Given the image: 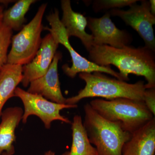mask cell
Segmentation results:
<instances>
[{
    "label": "cell",
    "mask_w": 155,
    "mask_h": 155,
    "mask_svg": "<svg viewBox=\"0 0 155 155\" xmlns=\"http://www.w3.org/2000/svg\"><path fill=\"white\" fill-rule=\"evenodd\" d=\"M89 53V61L97 65L117 67L125 81L129 80V74L142 76L147 81V89L155 88V51L150 49L129 45L116 48L103 45L94 46Z\"/></svg>",
    "instance_id": "6da1fadb"
},
{
    "label": "cell",
    "mask_w": 155,
    "mask_h": 155,
    "mask_svg": "<svg viewBox=\"0 0 155 155\" xmlns=\"http://www.w3.org/2000/svg\"><path fill=\"white\" fill-rule=\"evenodd\" d=\"M79 77L85 82V86L76 95L66 98V104L77 105L81 100L88 97H101L106 100L125 98L143 101L147 88L142 81L128 83L100 72L80 73Z\"/></svg>",
    "instance_id": "7a4b0ae2"
},
{
    "label": "cell",
    "mask_w": 155,
    "mask_h": 155,
    "mask_svg": "<svg viewBox=\"0 0 155 155\" xmlns=\"http://www.w3.org/2000/svg\"><path fill=\"white\" fill-rule=\"evenodd\" d=\"M84 127L90 142L95 147L97 155H122L123 146L131 134L103 118L89 104L84 106Z\"/></svg>",
    "instance_id": "3957f363"
},
{
    "label": "cell",
    "mask_w": 155,
    "mask_h": 155,
    "mask_svg": "<svg viewBox=\"0 0 155 155\" xmlns=\"http://www.w3.org/2000/svg\"><path fill=\"white\" fill-rule=\"evenodd\" d=\"M89 104L103 118L118 124L130 134L155 117L142 101L125 98L96 99Z\"/></svg>",
    "instance_id": "277c9868"
},
{
    "label": "cell",
    "mask_w": 155,
    "mask_h": 155,
    "mask_svg": "<svg viewBox=\"0 0 155 155\" xmlns=\"http://www.w3.org/2000/svg\"><path fill=\"white\" fill-rule=\"evenodd\" d=\"M47 6V4L41 5L32 20L12 36L7 64L23 66L34 58L41 45L43 18Z\"/></svg>",
    "instance_id": "5b68a950"
},
{
    "label": "cell",
    "mask_w": 155,
    "mask_h": 155,
    "mask_svg": "<svg viewBox=\"0 0 155 155\" xmlns=\"http://www.w3.org/2000/svg\"><path fill=\"white\" fill-rule=\"evenodd\" d=\"M47 19L51 28L46 27L45 29L49 31L59 44L63 45L68 50L72 58V64L71 67H69L67 64H65L62 67L64 73L67 76L74 78L78 73L100 72L110 74L116 79L125 81L120 73L114 71L111 68L110 66H98L82 57L74 49L69 43V38L61 23L59 17V11L57 9L48 15Z\"/></svg>",
    "instance_id": "8992f818"
},
{
    "label": "cell",
    "mask_w": 155,
    "mask_h": 155,
    "mask_svg": "<svg viewBox=\"0 0 155 155\" xmlns=\"http://www.w3.org/2000/svg\"><path fill=\"white\" fill-rule=\"evenodd\" d=\"M14 97H19L24 105L22 123L27 122L29 116L34 115L38 117L43 122L47 129L51 128L52 122L56 120L67 124H71L69 119L62 116L61 111L65 109L77 108V105L58 104L45 98L38 95L33 94L22 89L17 87L14 91Z\"/></svg>",
    "instance_id": "52a82bcc"
},
{
    "label": "cell",
    "mask_w": 155,
    "mask_h": 155,
    "mask_svg": "<svg viewBox=\"0 0 155 155\" xmlns=\"http://www.w3.org/2000/svg\"><path fill=\"white\" fill-rule=\"evenodd\" d=\"M127 11L115 9L108 11L111 16L120 17L127 25L136 31L144 41L146 47L155 51V38L153 25L155 16L151 13L149 1H141L140 5L136 3L129 6Z\"/></svg>",
    "instance_id": "ba28073f"
},
{
    "label": "cell",
    "mask_w": 155,
    "mask_h": 155,
    "mask_svg": "<svg viewBox=\"0 0 155 155\" xmlns=\"http://www.w3.org/2000/svg\"><path fill=\"white\" fill-rule=\"evenodd\" d=\"M107 12L100 18H87V25L93 37L94 46L107 45L116 48H122L129 45L133 40L132 37L125 30L117 28Z\"/></svg>",
    "instance_id": "9c48e42d"
},
{
    "label": "cell",
    "mask_w": 155,
    "mask_h": 155,
    "mask_svg": "<svg viewBox=\"0 0 155 155\" xmlns=\"http://www.w3.org/2000/svg\"><path fill=\"white\" fill-rule=\"evenodd\" d=\"M59 44L49 33L42 39L41 45L33 59L22 66V85L27 87L29 84L46 73L57 53Z\"/></svg>",
    "instance_id": "30bf717a"
},
{
    "label": "cell",
    "mask_w": 155,
    "mask_h": 155,
    "mask_svg": "<svg viewBox=\"0 0 155 155\" xmlns=\"http://www.w3.org/2000/svg\"><path fill=\"white\" fill-rule=\"evenodd\" d=\"M62 54L57 52L48 69L43 76L31 81L27 91L38 95L51 101L66 104V98L63 96L58 73V64L62 58Z\"/></svg>",
    "instance_id": "8fae6325"
},
{
    "label": "cell",
    "mask_w": 155,
    "mask_h": 155,
    "mask_svg": "<svg viewBox=\"0 0 155 155\" xmlns=\"http://www.w3.org/2000/svg\"><path fill=\"white\" fill-rule=\"evenodd\" d=\"M63 17L61 21L67 36H75L80 39L87 50L89 51L93 47V37L85 31L87 25V18L80 13L72 10L69 0L61 2Z\"/></svg>",
    "instance_id": "7c38bea8"
},
{
    "label": "cell",
    "mask_w": 155,
    "mask_h": 155,
    "mask_svg": "<svg viewBox=\"0 0 155 155\" xmlns=\"http://www.w3.org/2000/svg\"><path fill=\"white\" fill-rule=\"evenodd\" d=\"M155 118L131 133L122 155H155Z\"/></svg>",
    "instance_id": "4fadbf2b"
},
{
    "label": "cell",
    "mask_w": 155,
    "mask_h": 155,
    "mask_svg": "<svg viewBox=\"0 0 155 155\" xmlns=\"http://www.w3.org/2000/svg\"><path fill=\"white\" fill-rule=\"evenodd\" d=\"M23 110L20 107L7 108L2 111L0 123V153L6 152L14 155L16 140L15 130L22 120Z\"/></svg>",
    "instance_id": "5bb4252c"
},
{
    "label": "cell",
    "mask_w": 155,
    "mask_h": 155,
    "mask_svg": "<svg viewBox=\"0 0 155 155\" xmlns=\"http://www.w3.org/2000/svg\"><path fill=\"white\" fill-rule=\"evenodd\" d=\"M23 78L22 66L7 64L0 71V117L7 101L14 97V91Z\"/></svg>",
    "instance_id": "9a60e30c"
},
{
    "label": "cell",
    "mask_w": 155,
    "mask_h": 155,
    "mask_svg": "<svg viewBox=\"0 0 155 155\" xmlns=\"http://www.w3.org/2000/svg\"><path fill=\"white\" fill-rule=\"evenodd\" d=\"M71 124L72 146L69 151L62 155H97L96 149L89 141L81 116H74Z\"/></svg>",
    "instance_id": "2e32d148"
},
{
    "label": "cell",
    "mask_w": 155,
    "mask_h": 155,
    "mask_svg": "<svg viewBox=\"0 0 155 155\" xmlns=\"http://www.w3.org/2000/svg\"><path fill=\"white\" fill-rule=\"evenodd\" d=\"M35 0H19L4 12L2 22L12 30H21L24 26L25 15Z\"/></svg>",
    "instance_id": "e0dca14e"
},
{
    "label": "cell",
    "mask_w": 155,
    "mask_h": 155,
    "mask_svg": "<svg viewBox=\"0 0 155 155\" xmlns=\"http://www.w3.org/2000/svg\"><path fill=\"white\" fill-rule=\"evenodd\" d=\"M13 30L0 22V71L7 64L8 49L11 42Z\"/></svg>",
    "instance_id": "ac0fdd59"
},
{
    "label": "cell",
    "mask_w": 155,
    "mask_h": 155,
    "mask_svg": "<svg viewBox=\"0 0 155 155\" xmlns=\"http://www.w3.org/2000/svg\"><path fill=\"white\" fill-rule=\"evenodd\" d=\"M139 1L137 0H97L93 4V8L95 12L105 11L109 9H119L125 6H130Z\"/></svg>",
    "instance_id": "d6986e66"
},
{
    "label": "cell",
    "mask_w": 155,
    "mask_h": 155,
    "mask_svg": "<svg viewBox=\"0 0 155 155\" xmlns=\"http://www.w3.org/2000/svg\"><path fill=\"white\" fill-rule=\"evenodd\" d=\"M143 102L149 110L155 116V88L147 89L145 92Z\"/></svg>",
    "instance_id": "ffe728a7"
},
{
    "label": "cell",
    "mask_w": 155,
    "mask_h": 155,
    "mask_svg": "<svg viewBox=\"0 0 155 155\" xmlns=\"http://www.w3.org/2000/svg\"><path fill=\"white\" fill-rule=\"evenodd\" d=\"M149 2L151 13L155 16V1L154 0H150Z\"/></svg>",
    "instance_id": "44dd1931"
},
{
    "label": "cell",
    "mask_w": 155,
    "mask_h": 155,
    "mask_svg": "<svg viewBox=\"0 0 155 155\" xmlns=\"http://www.w3.org/2000/svg\"><path fill=\"white\" fill-rule=\"evenodd\" d=\"M3 13H4V11H3L2 7L0 5V22L2 21Z\"/></svg>",
    "instance_id": "7402d4cb"
},
{
    "label": "cell",
    "mask_w": 155,
    "mask_h": 155,
    "mask_svg": "<svg viewBox=\"0 0 155 155\" xmlns=\"http://www.w3.org/2000/svg\"><path fill=\"white\" fill-rule=\"evenodd\" d=\"M43 155H55V153H54V152L49 150L47 152L45 153Z\"/></svg>",
    "instance_id": "603a6c76"
},
{
    "label": "cell",
    "mask_w": 155,
    "mask_h": 155,
    "mask_svg": "<svg viewBox=\"0 0 155 155\" xmlns=\"http://www.w3.org/2000/svg\"><path fill=\"white\" fill-rule=\"evenodd\" d=\"M0 155H13L9 153L6 152H4L0 153Z\"/></svg>",
    "instance_id": "cb8c5ba5"
}]
</instances>
